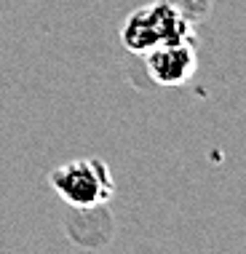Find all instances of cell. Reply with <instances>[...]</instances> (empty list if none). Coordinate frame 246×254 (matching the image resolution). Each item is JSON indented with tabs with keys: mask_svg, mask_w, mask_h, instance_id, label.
I'll list each match as a JSON object with an SVG mask.
<instances>
[{
	"mask_svg": "<svg viewBox=\"0 0 246 254\" xmlns=\"http://www.w3.org/2000/svg\"><path fill=\"white\" fill-rule=\"evenodd\" d=\"M121 40L131 54H147L155 46L169 43H190L193 40V27L190 19L180 5L158 0L145 8H136L131 16L123 22Z\"/></svg>",
	"mask_w": 246,
	"mask_h": 254,
	"instance_id": "1",
	"label": "cell"
},
{
	"mask_svg": "<svg viewBox=\"0 0 246 254\" xmlns=\"http://www.w3.org/2000/svg\"><path fill=\"white\" fill-rule=\"evenodd\" d=\"M49 180L62 201L80 211L99 209L115 193L113 174L99 158H78V161L62 163L51 171Z\"/></svg>",
	"mask_w": 246,
	"mask_h": 254,
	"instance_id": "2",
	"label": "cell"
},
{
	"mask_svg": "<svg viewBox=\"0 0 246 254\" xmlns=\"http://www.w3.org/2000/svg\"><path fill=\"white\" fill-rule=\"evenodd\" d=\"M145 57L147 75L158 86H182L198 70V57L193 43H169V46H155Z\"/></svg>",
	"mask_w": 246,
	"mask_h": 254,
	"instance_id": "3",
	"label": "cell"
}]
</instances>
